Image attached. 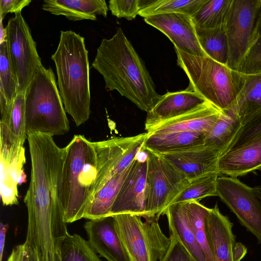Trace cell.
Here are the masks:
<instances>
[{
    "label": "cell",
    "mask_w": 261,
    "mask_h": 261,
    "mask_svg": "<svg viewBox=\"0 0 261 261\" xmlns=\"http://www.w3.org/2000/svg\"><path fill=\"white\" fill-rule=\"evenodd\" d=\"M27 139L31 173L24 198L28 212L25 243L40 261H53L59 242L69 233L60 198L65 147L58 146L48 134H31Z\"/></svg>",
    "instance_id": "cell-1"
},
{
    "label": "cell",
    "mask_w": 261,
    "mask_h": 261,
    "mask_svg": "<svg viewBox=\"0 0 261 261\" xmlns=\"http://www.w3.org/2000/svg\"><path fill=\"white\" fill-rule=\"evenodd\" d=\"M103 76L105 88L116 90L147 113L162 95L145 64L122 29L110 39L103 38L91 64Z\"/></svg>",
    "instance_id": "cell-2"
},
{
    "label": "cell",
    "mask_w": 261,
    "mask_h": 261,
    "mask_svg": "<svg viewBox=\"0 0 261 261\" xmlns=\"http://www.w3.org/2000/svg\"><path fill=\"white\" fill-rule=\"evenodd\" d=\"M106 177L100 141L91 142L83 135H74L65 147L60 183L61 202L67 223L84 218L92 197Z\"/></svg>",
    "instance_id": "cell-3"
},
{
    "label": "cell",
    "mask_w": 261,
    "mask_h": 261,
    "mask_svg": "<svg viewBox=\"0 0 261 261\" xmlns=\"http://www.w3.org/2000/svg\"><path fill=\"white\" fill-rule=\"evenodd\" d=\"M51 59L65 110L79 126L88 120L91 113L90 67L85 38L71 30L61 31Z\"/></svg>",
    "instance_id": "cell-4"
},
{
    "label": "cell",
    "mask_w": 261,
    "mask_h": 261,
    "mask_svg": "<svg viewBox=\"0 0 261 261\" xmlns=\"http://www.w3.org/2000/svg\"><path fill=\"white\" fill-rule=\"evenodd\" d=\"M174 48L177 65L189 80L187 88L222 111L231 109L240 91L243 75L208 56L190 55Z\"/></svg>",
    "instance_id": "cell-5"
},
{
    "label": "cell",
    "mask_w": 261,
    "mask_h": 261,
    "mask_svg": "<svg viewBox=\"0 0 261 261\" xmlns=\"http://www.w3.org/2000/svg\"><path fill=\"white\" fill-rule=\"evenodd\" d=\"M54 72L43 65L35 72L24 93V118L27 135L43 133L53 136L70 129Z\"/></svg>",
    "instance_id": "cell-6"
},
{
    "label": "cell",
    "mask_w": 261,
    "mask_h": 261,
    "mask_svg": "<svg viewBox=\"0 0 261 261\" xmlns=\"http://www.w3.org/2000/svg\"><path fill=\"white\" fill-rule=\"evenodd\" d=\"M116 229L129 261H159L165 255L171 238L163 232L156 218L122 213L113 216Z\"/></svg>",
    "instance_id": "cell-7"
},
{
    "label": "cell",
    "mask_w": 261,
    "mask_h": 261,
    "mask_svg": "<svg viewBox=\"0 0 261 261\" xmlns=\"http://www.w3.org/2000/svg\"><path fill=\"white\" fill-rule=\"evenodd\" d=\"M146 151L148 194L145 219L158 220L190 180L160 155Z\"/></svg>",
    "instance_id": "cell-8"
},
{
    "label": "cell",
    "mask_w": 261,
    "mask_h": 261,
    "mask_svg": "<svg viewBox=\"0 0 261 261\" xmlns=\"http://www.w3.org/2000/svg\"><path fill=\"white\" fill-rule=\"evenodd\" d=\"M6 29L8 54L17 81V94L25 93L35 72L42 65L41 59L21 13L9 20Z\"/></svg>",
    "instance_id": "cell-9"
},
{
    "label": "cell",
    "mask_w": 261,
    "mask_h": 261,
    "mask_svg": "<svg viewBox=\"0 0 261 261\" xmlns=\"http://www.w3.org/2000/svg\"><path fill=\"white\" fill-rule=\"evenodd\" d=\"M260 4V0L231 1L224 27L228 44L227 66L236 71L258 38L256 18Z\"/></svg>",
    "instance_id": "cell-10"
},
{
    "label": "cell",
    "mask_w": 261,
    "mask_h": 261,
    "mask_svg": "<svg viewBox=\"0 0 261 261\" xmlns=\"http://www.w3.org/2000/svg\"><path fill=\"white\" fill-rule=\"evenodd\" d=\"M217 193L241 224L261 244V202L253 188L237 177L219 176Z\"/></svg>",
    "instance_id": "cell-11"
},
{
    "label": "cell",
    "mask_w": 261,
    "mask_h": 261,
    "mask_svg": "<svg viewBox=\"0 0 261 261\" xmlns=\"http://www.w3.org/2000/svg\"><path fill=\"white\" fill-rule=\"evenodd\" d=\"M147 153L143 149L132 162L108 216L130 213L145 218L148 194Z\"/></svg>",
    "instance_id": "cell-12"
},
{
    "label": "cell",
    "mask_w": 261,
    "mask_h": 261,
    "mask_svg": "<svg viewBox=\"0 0 261 261\" xmlns=\"http://www.w3.org/2000/svg\"><path fill=\"white\" fill-rule=\"evenodd\" d=\"M144 21L165 34L179 50L190 55L206 56L199 44L191 16L183 13L161 14L148 16Z\"/></svg>",
    "instance_id": "cell-13"
},
{
    "label": "cell",
    "mask_w": 261,
    "mask_h": 261,
    "mask_svg": "<svg viewBox=\"0 0 261 261\" xmlns=\"http://www.w3.org/2000/svg\"><path fill=\"white\" fill-rule=\"evenodd\" d=\"M158 154L191 180L210 172H218V162L221 153L201 145Z\"/></svg>",
    "instance_id": "cell-14"
},
{
    "label": "cell",
    "mask_w": 261,
    "mask_h": 261,
    "mask_svg": "<svg viewBox=\"0 0 261 261\" xmlns=\"http://www.w3.org/2000/svg\"><path fill=\"white\" fill-rule=\"evenodd\" d=\"M84 228L91 247L108 261H129L113 216L89 220Z\"/></svg>",
    "instance_id": "cell-15"
},
{
    "label": "cell",
    "mask_w": 261,
    "mask_h": 261,
    "mask_svg": "<svg viewBox=\"0 0 261 261\" xmlns=\"http://www.w3.org/2000/svg\"><path fill=\"white\" fill-rule=\"evenodd\" d=\"M261 170V134L222 153L218 159L220 174L237 177Z\"/></svg>",
    "instance_id": "cell-16"
},
{
    "label": "cell",
    "mask_w": 261,
    "mask_h": 261,
    "mask_svg": "<svg viewBox=\"0 0 261 261\" xmlns=\"http://www.w3.org/2000/svg\"><path fill=\"white\" fill-rule=\"evenodd\" d=\"M206 100L188 88L182 91L167 92L162 95L155 106L147 113L145 129L191 111Z\"/></svg>",
    "instance_id": "cell-17"
},
{
    "label": "cell",
    "mask_w": 261,
    "mask_h": 261,
    "mask_svg": "<svg viewBox=\"0 0 261 261\" xmlns=\"http://www.w3.org/2000/svg\"><path fill=\"white\" fill-rule=\"evenodd\" d=\"M223 112L206 101L191 111L154 125L146 133L190 132H201L206 134L218 121Z\"/></svg>",
    "instance_id": "cell-18"
},
{
    "label": "cell",
    "mask_w": 261,
    "mask_h": 261,
    "mask_svg": "<svg viewBox=\"0 0 261 261\" xmlns=\"http://www.w3.org/2000/svg\"><path fill=\"white\" fill-rule=\"evenodd\" d=\"M232 227L233 224L220 212L217 204L208 208L205 228L214 261H233L232 249L236 242Z\"/></svg>",
    "instance_id": "cell-19"
},
{
    "label": "cell",
    "mask_w": 261,
    "mask_h": 261,
    "mask_svg": "<svg viewBox=\"0 0 261 261\" xmlns=\"http://www.w3.org/2000/svg\"><path fill=\"white\" fill-rule=\"evenodd\" d=\"M0 150L18 151L24 148L28 135L24 118V93L17 94L12 104L1 113Z\"/></svg>",
    "instance_id": "cell-20"
},
{
    "label": "cell",
    "mask_w": 261,
    "mask_h": 261,
    "mask_svg": "<svg viewBox=\"0 0 261 261\" xmlns=\"http://www.w3.org/2000/svg\"><path fill=\"white\" fill-rule=\"evenodd\" d=\"M42 9L72 21L96 20V15L106 17L109 10L105 0H44Z\"/></svg>",
    "instance_id": "cell-21"
},
{
    "label": "cell",
    "mask_w": 261,
    "mask_h": 261,
    "mask_svg": "<svg viewBox=\"0 0 261 261\" xmlns=\"http://www.w3.org/2000/svg\"><path fill=\"white\" fill-rule=\"evenodd\" d=\"M163 215H166L171 233L183 245L194 261H206L189 224L185 203L170 205Z\"/></svg>",
    "instance_id": "cell-22"
},
{
    "label": "cell",
    "mask_w": 261,
    "mask_h": 261,
    "mask_svg": "<svg viewBox=\"0 0 261 261\" xmlns=\"http://www.w3.org/2000/svg\"><path fill=\"white\" fill-rule=\"evenodd\" d=\"M205 135L190 132L147 133L143 148L156 154L182 150L203 145Z\"/></svg>",
    "instance_id": "cell-23"
},
{
    "label": "cell",
    "mask_w": 261,
    "mask_h": 261,
    "mask_svg": "<svg viewBox=\"0 0 261 261\" xmlns=\"http://www.w3.org/2000/svg\"><path fill=\"white\" fill-rule=\"evenodd\" d=\"M241 126V121L233 108L223 111L211 129L205 135L204 145L219 151L227 148Z\"/></svg>",
    "instance_id": "cell-24"
},
{
    "label": "cell",
    "mask_w": 261,
    "mask_h": 261,
    "mask_svg": "<svg viewBox=\"0 0 261 261\" xmlns=\"http://www.w3.org/2000/svg\"><path fill=\"white\" fill-rule=\"evenodd\" d=\"M130 165L123 172L110 178L93 196L84 218L93 220L109 216Z\"/></svg>",
    "instance_id": "cell-25"
},
{
    "label": "cell",
    "mask_w": 261,
    "mask_h": 261,
    "mask_svg": "<svg viewBox=\"0 0 261 261\" xmlns=\"http://www.w3.org/2000/svg\"><path fill=\"white\" fill-rule=\"evenodd\" d=\"M232 108L239 116L241 125L261 112V75H243L242 85Z\"/></svg>",
    "instance_id": "cell-26"
},
{
    "label": "cell",
    "mask_w": 261,
    "mask_h": 261,
    "mask_svg": "<svg viewBox=\"0 0 261 261\" xmlns=\"http://www.w3.org/2000/svg\"><path fill=\"white\" fill-rule=\"evenodd\" d=\"M1 195L4 205L18 203L17 186L25 182L26 176L23 171L25 159L9 163L1 162Z\"/></svg>",
    "instance_id": "cell-27"
},
{
    "label": "cell",
    "mask_w": 261,
    "mask_h": 261,
    "mask_svg": "<svg viewBox=\"0 0 261 261\" xmlns=\"http://www.w3.org/2000/svg\"><path fill=\"white\" fill-rule=\"evenodd\" d=\"M206 0H141L138 15L142 17L161 14L183 13L192 17Z\"/></svg>",
    "instance_id": "cell-28"
},
{
    "label": "cell",
    "mask_w": 261,
    "mask_h": 261,
    "mask_svg": "<svg viewBox=\"0 0 261 261\" xmlns=\"http://www.w3.org/2000/svg\"><path fill=\"white\" fill-rule=\"evenodd\" d=\"M199 44L206 55L227 65L228 44L225 27L212 29L196 27Z\"/></svg>",
    "instance_id": "cell-29"
},
{
    "label": "cell",
    "mask_w": 261,
    "mask_h": 261,
    "mask_svg": "<svg viewBox=\"0 0 261 261\" xmlns=\"http://www.w3.org/2000/svg\"><path fill=\"white\" fill-rule=\"evenodd\" d=\"M58 261H101L88 241L68 233L58 245Z\"/></svg>",
    "instance_id": "cell-30"
},
{
    "label": "cell",
    "mask_w": 261,
    "mask_h": 261,
    "mask_svg": "<svg viewBox=\"0 0 261 261\" xmlns=\"http://www.w3.org/2000/svg\"><path fill=\"white\" fill-rule=\"evenodd\" d=\"M232 0H206L192 16L196 27L212 29L225 25Z\"/></svg>",
    "instance_id": "cell-31"
},
{
    "label": "cell",
    "mask_w": 261,
    "mask_h": 261,
    "mask_svg": "<svg viewBox=\"0 0 261 261\" xmlns=\"http://www.w3.org/2000/svg\"><path fill=\"white\" fill-rule=\"evenodd\" d=\"M184 202L189 224L203 253L206 261H214L207 238L205 228V216L208 207L198 201H189Z\"/></svg>",
    "instance_id": "cell-32"
},
{
    "label": "cell",
    "mask_w": 261,
    "mask_h": 261,
    "mask_svg": "<svg viewBox=\"0 0 261 261\" xmlns=\"http://www.w3.org/2000/svg\"><path fill=\"white\" fill-rule=\"evenodd\" d=\"M218 172H210L190 180L189 184L173 201L174 203L198 201L209 196H217Z\"/></svg>",
    "instance_id": "cell-33"
},
{
    "label": "cell",
    "mask_w": 261,
    "mask_h": 261,
    "mask_svg": "<svg viewBox=\"0 0 261 261\" xmlns=\"http://www.w3.org/2000/svg\"><path fill=\"white\" fill-rule=\"evenodd\" d=\"M17 81L14 72L7 49V41L0 44V90L9 106L17 94Z\"/></svg>",
    "instance_id": "cell-34"
},
{
    "label": "cell",
    "mask_w": 261,
    "mask_h": 261,
    "mask_svg": "<svg viewBox=\"0 0 261 261\" xmlns=\"http://www.w3.org/2000/svg\"><path fill=\"white\" fill-rule=\"evenodd\" d=\"M237 71L246 76L261 75V38L258 37L253 42Z\"/></svg>",
    "instance_id": "cell-35"
},
{
    "label": "cell",
    "mask_w": 261,
    "mask_h": 261,
    "mask_svg": "<svg viewBox=\"0 0 261 261\" xmlns=\"http://www.w3.org/2000/svg\"><path fill=\"white\" fill-rule=\"evenodd\" d=\"M260 134L261 112L253 116L242 124L225 151L232 147L240 145Z\"/></svg>",
    "instance_id": "cell-36"
},
{
    "label": "cell",
    "mask_w": 261,
    "mask_h": 261,
    "mask_svg": "<svg viewBox=\"0 0 261 261\" xmlns=\"http://www.w3.org/2000/svg\"><path fill=\"white\" fill-rule=\"evenodd\" d=\"M108 8L113 15L131 20L138 15L141 0H111Z\"/></svg>",
    "instance_id": "cell-37"
},
{
    "label": "cell",
    "mask_w": 261,
    "mask_h": 261,
    "mask_svg": "<svg viewBox=\"0 0 261 261\" xmlns=\"http://www.w3.org/2000/svg\"><path fill=\"white\" fill-rule=\"evenodd\" d=\"M171 243L163 257L159 261H194L183 245L172 234Z\"/></svg>",
    "instance_id": "cell-38"
},
{
    "label": "cell",
    "mask_w": 261,
    "mask_h": 261,
    "mask_svg": "<svg viewBox=\"0 0 261 261\" xmlns=\"http://www.w3.org/2000/svg\"><path fill=\"white\" fill-rule=\"evenodd\" d=\"M31 2V0H1L0 16L4 19L8 13H20L21 10L29 6Z\"/></svg>",
    "instance_id": "cell-39"
},
{
    "label": "cell",
    "mask_w": 261,
    "mask_h": 261,
    "mask_svg": "<svg viewBox=\"0 0 261 261\" xmlns=\"http://www.w3.org/2000/svg\"><path fill=\"white\" fill-rule=\"evenodd\" d=\"M7 261H29V250L26 244L15 246Z\"/></svg>",
    "instance_id": "cell-40"
},
{
    "label": "cell",
    "mask_w": 261,
    "mask_h": 261,
    "mask_svg": "<svg viewBox=\"0 0 261 261\" xmlns=\"http://www.w3.org/2000/svg\"><path fill=\"white\" fill-rule=\"evenodd\" d=\"M247 252V248L241 242L236 243L232 249L233 261H241L245 256Z\"/></svg>",
    "instance_id": "cell-41"
},
{
    "label": "cell",
    "mask_w": 261,
    "mask_h": 261,
    "mask_svg": "<svg viewBox=\"0 0 261 261\" xmlns=\"http://www.w3.org/2000/svg\"><path fill=\"white\" fill-rule=\"evenodd\" d=\"M7 230L8 225L1 223L0 226V261H3V253Z\"/></svg>",
    "instance_id": "cell-42"
},
{
    "label": "cell",
    "mask_w": 261,
    "mask_h": 261,
    "mask_svg": "<svg viewBox=\"0 0 261 261\" xmlns=\"http://www.w3.org/2000/svg\"><path fill=\"white\" fill-rule=\"evenodd\" d=\"M258 9L256 18V33L258 38H261V1Z\"/></svg>",
    "instance_id": "cell-43"
},
{
    "label": "cell",
    "mask_w": 261,
    "mask_h": 261,
    "mask_svg": "<svg viewBox=\"0 0 261 261\" xmlns=\"http://www.w3.org/2000/svg\"><path fill=\"white\" fill-rule=\"evenodd\" d=\"M3 18L0 16V44L6 41L7 31L3 24Z\"/></svg>",
    "instance_id": "cell-44"
},
{
    "label": "cell",
    "mask_w": 261,
    "mask_h": 261,
    "mask_svg": "<svg viewBox=\"0 0 261 261\" xmlns=\"http://www.w3.org/2000/svg\"><path fill=\"white\" fill-rule=\"evenodd\" d=\"M253 190L261 202V186L255 187L253 188Z\"/></svg>",
    "instance_id": "cell-45"
},
{
    "label": "cell",
    "mask_w": 261,
    "mask_h": 261,
    "mask_svg": "<svg viewBox=\"0 0 261 261\" xmlns=\"http://www.w3.org/2000/svg\"><path fill=\"white\" fill-rule=\"evenodd\" d=\"M29 250V261H38L36 255L30 249Z\"/></svg>",
    "instance_id": "cell-46"
},
{
    "label": "cell",
    "mask_w": 261,
    "mask_h": 261,
    "mask_svg": "<svg viewBox=\"0 0 261 261\" xmlns=\"http://www.w3.org/2000/svg\"><path fill=\"white\" fill-rule=\"evenodd\" d=\"M261 1V0H260Z\"/></svg>",
    "instance_id": "cell-47"
}]
</instances>
